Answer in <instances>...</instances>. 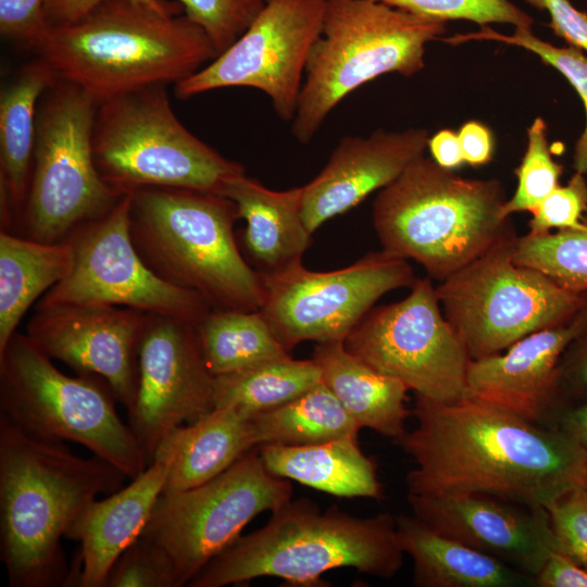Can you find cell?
I'll return each mask as SVG.
<instances>
[{
	"label": "cell",
	"instance_id": "obj_1",
	"mask_svg": "<svg viewBox=\"0 0 587 587\" xmlns=\"http://www.w3.org/2000/svg\"><path fill=\"white\" fill-rule=\"evenodd\" d=\"M417 426L392 440L415 463L408 495L477 492L546 508L587 480V454L558 426L527 421L467 395H415Z\"/></svg>",
	"mask_w": 587,
	"mask_h": 587
},
{
	"label": "cell",
	"instance_id": "obj_2",
	"mask_svg": "<svg viewBox=\"0 0 587 587\" xmlns=\"http://www.w3.org/2000/svg\"><path fill=\"white\" fill-rule=\"evenodd\" d=\"M127 476L105 460L35 437L0 414V555L11 587L67 586L61 539Z\"/></svg>",
	"mask_w": 587,
	"mask_h": 587
},
{
	"label": "cell",
	"instance_id": "obj_3",
	"mask_svg": "<svg viewBox=\"0 0 587 587\" xmlns=\"http://www.w3.org/2000/svg\"><path fill=\"white\" fill-rule=\"evenodd\" d=\"M58 79L97 104L155 85L177 84L218 54L185 14L105 0L78 21L45 26L29 47Z\"/></svg>",
	"mask_w": 587,
	"mask_h": 587
},
{
	"label": "cell",
	"instance_id": "obj_4",
	"mask_svg": "<svg viewBox=\"0 0 587 587\" xmlns=\"http://www.w3.org/2000/svg\"><path fill=\"white\" fill-rule=\"evenodd\" d=\"M403 554L391 513L357 517L299 498L215 555L188 586L224 587L273 576L290 586L321 587L328 585L322 576L340 567L389 579L400 571Z\"/></svg>",
	"mask_w": 587,
	"mask_h": 587
},
{
	"label": "cell",
	"instance_id": "obj_5",
	"mask_svg": "<svg viewBox=\"0 0 587 587\" xmlns=\"http://www.w3.org/2000/svg\"><path fill=\"white\" fill-rule=\"evenodd\" d=\"M505 201L498 179L465 178L423 155L380 189L373 225L383 250L441 282L516 236Z\"/></svg>",
	"mask_w": 587,
	"mask_h": 587
},
{
	"label": "cell",
	"instance_id": "obj_6",
	"mask_svg": "<svg viewBox=\"0 0 587 587\" xmlns=\"http://www.w3.org/2000/svg\"><path fill=\"white\" fill-rule=\"evenodd\" d=\"M129 193L134 246L159 277L197 292L212 310H261L262 274L237 247L233 228L239 215L230 199L168 187Z\"/></svg>",
	"mask_w": 587,
	"mask_h": 587
},
{
	"label": "cell",
	"instance_id": "obj_7",
	"mask_svg": "<svg viewBox=\"0 0 587 587\" xmlns=\"http://www.w3.org/2000/svg\"><path fill=\"white\" fill-rule=\"evenodd\" d=\"M445 32L446 22L383 2L327 0L291 121L292 136L300 143L310 142L339 102L374 78L421 72L426 45Z\"/></svg>",
	"mask_w": 587,
	"mask_h": 587
},
{
	"label": "cell",
	"instance_id": "obj_8",
	"mask_svg": "<svg viewBox=\"0 0 587 587\" xmlns=\"http://www.w3.org/2000/svg\"><path fill=\"white\" fill-rule=\"evenodd\" d=\"M104 379L62 373L25 334L0 351V414L46 440L73 441L134 479L150 461Z\"/></svg>",
	"mask_w": 587,
	"mask_h": 587
},
{
	"label": "cell",
	"instance_id": "obj_9",
	"mask_svg": "<svg viewBox=\"0 0 587 587\" xmlns=\"http://www.w3.org/2000/svg\"><path fill=\"white\" fill-rule=\"evenodd\" d=\"M91 143L99 174L123 193L146 187L218 193L227 179L245 173L179 122L165 85L98 104Z\"/></svg>",
	"mask_w": 587,
	"mask_h": 587
},
{
	"label": "cell",
	"instance_id": "obj_10",
	"mask_svg": "<svg viewBox=\"0 0 587 587\" xmlns=\"http://www.w3.org/2000/svg\"><path fill=\"white\" fill-rule=\"evenodd\" d=\"M97 107L79 87L62 79L41 96L29 189L15 235L61 241L126 195L109 185L95 164L91 136Z\"/></svg>",
	"mask_w": 587,
	"mask_h": 587
},
{
	"label": "cell",
	"instance_id": "obj_11",
	"mask_svg": "<svg viewBox=\"0 0 587 587\" xmlns=\"http://www.w3.org/2000/svg\"><path fill=\"white\" fill-rule=\"evenodd\" d=\"M515 239L501 242L436 286L442 313L471 360L498 354L571 317L587 302V292L564 289L515 263Z\"/></svg>",
	"mask_w": 587,
	"mask_h": 587
},
{
	"label": "cell",
	"instance_id": "obj_12",
	"mask_svg": "<svg viewBox=\"0 0 587 587\" xmlns=\"http://www.w3.org/2000/svg\"><path fill=\"white\" fill-rule=\"evenodd\" d=\"M291 496L290 480L270 473L255 447L204 484L161 494L141 536L165 554L177 587L188 586L249 522Z\"/></svg>",
	"mask_w": 587,
	"mask_h": 587
},
{
	"label": "cell",
	"instance_id": "obj_13",
	"mask_svg": "<svg viewBox=\"0 0 587 587\" xmlns=\"http://www.w3.org/2000/svg\"><path fill=\"white\" fill-rule=\"evenodd\" d=\"M410 288L404 299L372 309L345 347L415 395L460 400L469 395L466 349L442 313L432 278H416Z\"/></svg>",
	"mask_w": 587,
	"mask_h": 587
},
{
	"label": "cell",
	"instance_id": "obj_14",
	"mask_svg": "<svg viewBox=\"0 0 587 587\" xmlns=\"http://www.w3.org/2000/svg\"><path fill=\"white\" fill-rule=\"evenodd\" d=\"M262 278L260 311L288 352L303 341H345L380 297L416 279L408 260L385 250L335 271L301 262Z\"/></svg>",
	"mask_w": 587,
	"mask_h": 587
},
{
	"label": "cell",
	"instance_id": "obj_15",
	"mask_svg": "<svg viewBox=\"0 0 587 587\" xmlns=\"http://www.w3.org/2000/svg\"><path fill=\"white\" fill-rule=\"evenodd\" d=\"M128 192L108 213L75 228L66 237L72 270L38 303L109 304L197 325L212 309L200 295L165 282L143 262L130 236Z\"/></svg>",
	"mask_w": 587,
	"mask_h": 587
},
{
	"label": "cell",
	"instance_id": "obj_16",
	"mask_svg": "<svg viewBox=\"0 0 587 587\" xmlns=\"http://www.w3.org/2000/svg\"><path fill=\"white\" fill-rule=\"evenodd\" d=\"M327 0H266L246 32L202 68L175 84L182 100L225 87L264 92L291 122L310 52L321 36Z\"/></svg>",
	"mask_w": 587,
	"mask_h": 587
},
{
	"label": "cell",
	"instance_id": "obj_17",
	"mask_svg": "<svg viewBox=\"0 0 587 587\" xmlns=\"http://www.w3.org/2000/svg\"><path fill=\"white\" fill-rule=\"evenodd\" d=\"M215 376L209 370L197 325L148 314L139 346L138 386L129 426L151 462L163 438L214 408Z\"/></svg>",
	"mask_w": 587,
	"mask_h": 587
},
{
	"label": "cell",
	"instance_id": "obj_18",
	"mask_svg": "<svg viewBox=\"0 0 587 587\" xmlns=\"http://www.w3.org/2000/svg\"><path fill=\"white\" fill-rule=\"evenodd\" d=\"M148 314L97 303H37L26 335L50 359L100 376L129 412L138 386L139 346Z\"/></svg>",
	"mask_w": 587,
	"mask_h": 587
},
{
	"label": "cell",
	"instance_id": "obj_19",
	"mask_svg": "<svg viewBox=\"0 0 587 587\" xmlns=\"http://www.w3.org/2000/svg\"><path fill=\"white\" fill-rule=\"evenodd\" d=\"M413 515L433 530L535 578L557 540L546 508L477 492L408 495Z\"/></svg>",
	"mask_w": 587,
	"mask_h": 587
},
{
	"label": "cell",
	"instance_id": "obj_20",
	"mask_svg": "<svg viewBox=\"0 0 587 587\" xmlns=\"http://www.w3.org/2000/svg\"><path fill=\"white\" fill-rule=\"evenodd\" d=\"M586 327L587 302L571 317L523 337L504 353L470 360L469 395L533 423L555 426L565 408L560 360Z\"/></svg>",
	"mask_w": 587,
	"mask_h": 587
},
{
	"label": "cell",
	"instance_id": "obj_21",
	"mask_svg": "<svg viewBox=\"0 0 587 587\" xmlns=\"http://www.w3.org/2000/svg\"><path fill=\"white\" fill-rule=\"evenodd\" d=\"M428 139L421 127L342 137L322 171L302 186V217L309 232L392 183L424 155Z\"/></svg>",
	"mask_w": 587,
	"mask_h": 587
},
{
	"label": "cell",
	"instance_id": "obj_22",
	"mask_svg": "<svg viewBox=\"0 0 587 587\" xmlns=\"http://www.w3.org/2000/svg\"><path fill=\"white\" fill-rule=\"evenodd\" d=\"M166 476V466L152 461L128 485L91 501L78 514L65 535L80 544L75 586L103 587L115 561L146 527Z\"/></svg>",
	"mask_w": 587,
	"mask_h": 587
},
{
	"label": "cell",
	"instance_id": "obj_23",
	"mask_svg": "<svg viewBox=\"0 0 587 587\" xmlns=\"http://www.w3.org/2000/svg\"><path fill=\"white\" fill-rule=\"evenodd\" d=\"M255 447L249 415L220 407L172 429L157 447L151 462L166 466L162 494H172L213 479Z\"/></svg>",
	"mask_w": 587,
	"mask_h": 587
},
{
	"label": "cell",
	"instance_id": "obj_24",
	"mask_svg": "<svg viewBox=\"0 0 587 587\" xmlns=\"http://www.w3.org/2000/svg\"><path fill=\"white\" fill-rule=\"evenodd\" d=\"M58 78L39 59L22 67L0 95V223L16 234L33 168L36 114L43 92Z\"/></svg>",
	"mask_w": 587,
	"mask_h": 587
},
{
	"label": "cell",
	"instance_id": "obj_25",
	"mask_svg": "<svg viewBox=\"0 0 587 587\" xmlns=\"http://www.w3.org/2000/svg\"><path fill=\"white\" fill-rule=\"evenodd\" d=\"M302 186L272 190L240 174L227 179L218 195L230 199L246 221L245 243L262 274L301 263L311 243L302 217Z\"/></svg>",
	"mask_w": 587,
	"mask_h": 587
},
{
	"label": "cell",
	"instance_id": "obj_26",
	"mask_svg": "<svg viewBox=\"0 0 587 587\" xmlns=\"http://www.w3.org/2000/svg\"><path fill=\"white\" fill-rule=\"evenodd\" d=\"M399 545L413 562L417 587H537L533 576L458 540L414 515L396 517Z\"/></svg>",
	"mask_w": 587,
	"mask_h": 587
},
{
	"label": "cell",
	"instance_id": "obj_27",
	"mask_svg": "<svg viewBox=\"0 0 587 587\" xmlns=\"http://www.w3.org/2000/svg\"><path fill=\"white\" fill-rule=\"evenodd\" d=\"M323 383L360 428H370L392 440L405 433L413 414L405 405L409 388L352 354L344 341L319 344L312 358Z\"/></svg>",
	"mask_w": 587,
	"mask_h": 587
},
{
	"label": "cell",
	"instance_id": "obj_28",
	"mask_svg": "<svg viewBox=\"0 0 587 587\" xmlns=\"http://www.w3.org/2000/svg\"><path fill=\"white\" fill-rule=\"evenodd\" d=\"M257 449L273 475L341 498L384 497L377 464L360 449L358 437L312 446L261 445Z\"/></svg>",
	"mask_w": 587,
	"mask_h": 587
},
{
	"label": "cell",
	"instance_id": "obj_29",
	"mask_svg": "<svg viewBox=\"0 0 587 587\" xmlns=\"http://www.w3.org/2000/svg\"><path fill=\"white\" fill-rule=\"evenodd\" d=\"M73 266L67 238L55 242L32 240L12 233L0 234V351L29 307L64 279Z\"/></svg>",
	"mask_w": 587,
	"mask_h": 587
},
{
	"label": "cell",
	"instance_id": "obj_30",
	"mask_svg": "<svg viewBox=\"0 0 587 587\" xmlns=\"http://www.w3.org/2000/svg\"><path fill=\"white\" fill-rule=\"evenodd\" d=\"M257 447L312 446L358 437L360 427L322 382L277 408L249 415Z\"/></svg>",
	"mask_w": 587,
	"mask_h": 587
},
{
	"label": "cell",
	"instance_id": "obj_31",
	"mask_svg": "<svg viewBox=\"0 0 587 587\" xmlns=\"http://www.w3.org/2000/svg\"><path fill=\"white\" fill-rule=\"evenodd\" d=\"M322 382L313 359H271L215 376L214 408L229 407L252 415L290 402Z\"/></svg>",
	"mask_w": 587,
	"mask_h": 587
},
{
	"label": "cell",
	"instance_id": "obj_32",
	"mask_svg": "<svg viewBox=\"0 0 587 587\" xmlns=\"http://www.w3.org/2000/svg\"><path fill=\"white\" fill-rule=\"evenodd\" d=\"M197 332L214 376L290 355L261 311L211 310L197 324Z\"/></svg>",
	"mask_w": 587,
	"mask_h": 587
},
{
	"label": "cell",
	"instance_id": "obj_33",
	"mask_svg": "<svg viewBox=\"0 0 587 587\" xmlns=\"http://www.w3.org/2000/svg\"><path fill=\"white\" fill-rule=\"evenodd\" d=\"M584 227L516 237L513 260L536 270L560 287L587 292V211Z\"/></svg>",
	"mask_w": 587,
	"mask_h": 587
},
{
	"label": "cell",
	"instance_id": "obj_34",
	"mask_svg": "<svg viewBox=\"0 0 587 587\" xmlns=\"http://www.w3.org/2000/svg\"><path fill=\"white\" fill-rule=\"evenodd\" d=\"M440 40L450 45L472 40H492L517 46L535 53L545 64L559 71L575 89L585 109L586 124L574 148L573 167L577 173L587 174V55L583 50L572 46H553L535 36L532 27H515L512 35H505L495 32L487 25L477 32L455 34Z\"/></svg>",
	"mask_w": 587,
	"mask_h": 587
},
{
	"label": "cell",
	"instance_id": "obj_35",
	"mask_svg": "<svg viewBox=\"0 0 587 587\" xmlns=\"http://www.w3.org/2000/svg\"><path fill=\"white\" fill-rule=\"evenodd\" d=\"M562 170L551 155L548 126L542 117L537 116L527 128L525 153L515 168L516 189L503 204V215L510 217L516 212H532L560 186Z\"/></svg>",
	"mask_w": 587,
	"mask_h": 587
},
{
	"label": "cell",
	"instance_id": "obj_36",
	"mask_svg": "<svg viewBox=\"0 0 587 587\" xmlns=\"http://www.w3.org/2000/svg\"><path fill=\"white\" fill-rule=\"evenodd\" d=\"M415 15L447 22L465 20L480 27L490 23L532 27L534 20L510 0H374Z\"/></svg>",
	"mask_w": 587,
	"mask_h": 587
},
{
	"label": "cell",
	"instance_id": "obj_37",
	"mask_svg": "<svg viewBox=\"0 0 587 587\" xmlns=\"http://www.w3.org/2000/svg\"><path fill=\"white\" fill-rule=\"evenodd\" d=\"M184 14L210 38L217 54L250 26L266 0H176Z\"/></svg>",
	"mask_w": 587,
	"mask_h": 587
},
{
	"label": "cell",
	"instance_id": "obj_38",
	"mask_svg": "<svg viewBox=\"0 0 587 587\" xmlns=\"http://www.w3.org/2000/svg\"><path fill=\"white\" fill-rule=\"evenodd\" d=\"M103 587H177V584L165 554L140 535L115 561Z\"/></svg>",
	"mask_w": 587,
	"mask_h": 587
},
{
	"label": "cell",
	"instance_id": "obj_39",
	"mask_svg": "<svg viewBox=\"0 0 587 587\" xmlns=\"http://www.w3.org/2000/svg\"><path fill=\"white\" fill-rule=\"evenodd\" d=\"M558 550L587 569V487L578 485L546 507Z\"/></svg>",
	"mask_w": 587,
	"mask_h": 587
},
{
	"label": "cell",
	"instance_id": "obj_40",
	"mask_svg": "<svg viewBox=\"0 0 587 587\" xmlns=\"http://www.w3.org/2000/svg\"><path fill=\"white\" fill-rule=\"evenodd\" d=\"M587 211V182L575 172L565 186H558L530 213V234H546L552 229H579Z\"/></svg>",
	"mask_w": 587,
	"mask_h": 587
},
{
	"label": "cell",
	"instance_id": "obj_41",
	"mask_svg": "<svg viewBox=\"0 0 587 587\" xmlns=\"http://www.w3.org/2000/svg\"><path fill=\"white\" fill-rule=\"evenodd\" d=\"M45 0H0V32L22 45L32 46L43 29Z\"/></svg>",
	"mask_w": 587,
	"mask_h": 587
},
{
	"label": "cell",
	"instance_id": "obj_42",
	"mask_svg": "<svg viewBox=\"0 0 587 587\" xmlns=\"http://www.w3.org/2000/svg\"><path fill=\"white\" fill-rule=\"evenodd\" d=\"M564 407L587 402V327L569 345L559 364Z\"/></svg>",
	"mask_w": 587,
	"mask_h": 587
},
{
	"label": "cell",
	"instance_id": "obj_43",
	"mask_svg": "<svg viewBox=\"0 0 587 587\" xmlns=\"http://www.w3.org/2000/svg\"><path fill=\"white\" fill-rule=\"evenodd\" d=\"M529 5L547 11L548 26L569 46L587 52V12L575 8L570 0H523Z\"/></svg>",
	"mask_w": 587,
	"mask_h": 587
},
{
	"label": "cell",
	"instance_id": "obj_44",
	"mask_svg": "<svg viewBox=\"0 0 587 587\" xmlns=\"http://www.w3.org/2000/svg\"><path fill=\"white\" fill-rule=\"evenodd\" d=\"M105 0H45L42 16L46 26H62L74 23ZM162 13L180 14L183 7L177 1L130 0Z\"/></svg>",
	"mask_w": 587,
	"mask_h": 587
},
{
	"label": "cell",
	"instance_id": "obj_45",
	"mask_svg": "<svg viewBox=\"0 0 587 587\" xmlns=\"http://www.w3.org/2000/svg\"><path fill=\"white\" fill-rule=\"evenodd\" d=\"M537 587H587V569L554 550L535 576Z\"/></svg>",
	"mask_w": 587,
	"mask_h": 587
},
{
	"label": "cell",
	"instance_id": "obj_46",
	"mask_svg": "<svg viewBox=\"0 0 587 587\" xmlns=\"http://www.w3.org/2000/svg\"><path fill=\"white\" fill-rule=\"evenodd\" d=\"M465 163L480 166L492 160L495 138L491 129L479 121H467L458 132Z\"/></svg>",
	"mask_w": 587,
	"mask_h": 587
},
{
	"label": "cell",
	"instance_id": "obj_47",
	"mask_svg": "<svg viewBox=\"0 0 587 587\" xmlns=\"http://www.w3.org/2000/svg\"><path fill=\"white\" fill-rule=\"evenodd\" d=\"M427 149L432 159L444 168L453 171L465 163L458 133L451 129H440L429 136Z\"/></svg>",
	"mask_w": 587,
	"mask_h": 587
},
{
	"label": "cell",
	"instance_id": "obj_48",
	"mask_svg": "<svg viewBox=\"0 0 587 587\" xmlns=\"http://www.w3.org/2000/svg\"><path fill=\"white\" fill-rule=\"evenodd\" d=\"M555 426L575 439L587 454V402L564 408Z\"/></svg>",
	"mask_w": 587,
	"mask_h": 587
},
{
	"label": "cell",
	"instance_id": "obj_49",
	"mask_svg": "<svg viewBox=\"0 0 587 587\" xmlns=\"http://www.w3.org/2000/svg\"><path fill=\"white\" fill-rule=\"evenodd\" d=\"M585 485H586V487H587V480H586V484H585Z\"/></svg>",
	"mask_w": 587,
	"mask_h": 587
}]
</instances>
